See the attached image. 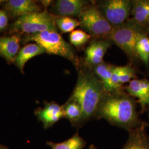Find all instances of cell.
I'll use <instances>...</instances> for the list:
<instances>
[{
    "mask_svg": "<svg viewBox=\"0 0 149 149\" xmlns=\"http://www.w3.org/2000/svg\"><path fill=\"white\" fill-rule=\"evenodd\" d=\"M24 43L33 42L44 49L46 53L60 56L69 60L79 69L81 61L74 49L66 42L59 33L56 31H45L34 34H25Z\"/></svg>",
    "mask_w": 149,
    "mask_h": 149,
    "instance_id": "3957f363",
    "label": "cell"
},
{
    "mask_svg": "<svg viewBox=\"0 0 149 149\" xmlns=\"http://www.w3.org/2000/svg\"><path fill=\"white\" fill-rule=\"evenodd\" d=\"M5 10L12 18L41 12V7L33 0H8L5 3Z\"/></svg>",
    "mask_w": 149,
    "mask_h": 149,
    "instance_id": "9c48e42d",
    "label": "cell"
},
{
    "mask_svg": "<svg viewBox=\"0 0 149 149\" xmlns=\"http://www.w3.org/2000/svg\"><path fill=\"white\" fill-rule=\"evenodd\" d=\"M132 19L144 29L149 30V0L132 1Z\"/></svg>",
    "mask_w": 149,
    "mask_h": 149,
    "instance_id": "2e32d148",
    "label": "cell"
},
{
    "mask_svg": "<svg viewBox=\"0 0 149 149\" xmlns=\"http://www.w3.org/2000/svg\"><path fill=\"white\" fill-rule=\"evenodd\" d=\"M148 126H149V124H148Z\"/></svg>",
    "mask_w": 149,
    "mask_h": 149,
    "instance_id": "4316f807",
    "label": "cell"
},
{
    "mask_svg": "<svg viewBox=\"0 0 149 149\" xmlns=\"http://www.w3.org/2000/svg\"><path fill=\"white\" fill-rule=\"evenodd\" d=\"M114 65L107 64L104 62L92 68L95 74L101 80L106 92H113L112 86V72Z\"/></svg>",
    "mask_w": 149,
    "mask_h": 149,
    "instance_id": "ac0fdd59",
    "label": "cell"
},
{
    "mask_svg": "<svg viewBox=\"0 0 149 149\" xmlns=\"http://www.w3.org/2000/svg\"><path fill=\"white\" fill-rule=\"evenodd\" d=\"M136 70L130 65L124 66V69L123 70L122 74L119 79V84L121 86L125 83L131 81L132 79L136 77Z\"/></svg>",
    "mask_w": 149,
    "mask_h": 149,
    "instance_id": "603a6c76",
    "label": "cell"
},
{
    "mask_svg": "<svg viewBox=\"0 0 149 149\" xmlns=\"http://www.w3.org/2000/svg\"><path fill=\"white\" fill-rule=\"evenodd\" d=\"M54 17L47 10L22 16L11 24L10 32L27 35L45 31L58 32Z\"/></svg>",
    "mask_w": 149,
    "mask_h": 149,
    "instance_id": "5b68a950",
    "label": "cell"
},
{
    "mask_svg": "<svg viewBox=\"0 0 149 149\" xmlns=\"http://www.w3.org/2000/svg\"><path fill=\"white\" fill-rule=\"evenodd\" d=\"M55 23L62 33H71L74 31L76 27L80 26V21L74 18L64 16H55Z\"/></svg>",
    "mask_w": 149,
    "mask_h": 149,
    "instance_id": "44dd1931",
    "label": "cell"
},
{
    "mask_svg": "<svg viewBox=\"0 0 149 149\" xmlns=\"http://www.w3.org/2000/svg\"><path fill=\"white\" fill-rule=\"evenodd\" d=\"M47 144L52 149H84L86 142L77 132L71 138L64 142L55 143L49 141Z\"/></svg>",
    "mask_w": 149,
    "mask_h": 149,
    "instance_id": "d6986e66",
    "label": "cell"
},
{
    "mask_svg": "<svg viewBox=\"0 0 149 149\" xmlns=\"http://www.w3.org/2000/svg\"><path fill=\"white\" fill-rule=\"evenodd\" d=\"M148 31L140 27L131 19L122 25L114 27L108 40L120 48L132 62L138 58L136 45L140 36Z\"/></svg>",
    "mask_w": 149,
    "mask_h": 149,
    "instance_id": "277c9868",
    "label": "cell"
},
{
    "mask_svg": "<svg viewBox=\"0 0 149 149\" xmlns=\"http://www.w3.org/2000/svg\"><path fill=\"white\" fill-rule=\"evenodd\" d=\"M80 26L92 38L96 39H108L113 27L92 1L86 6L79 17Z\"/></svg>",
    "mask_w": 149,
    "mask_h": 149,
    "instance_id": "8992f818",
    "label": "cell"
},
{
    "mask_svg": "<svg viewBox=\"0 0 149 149\" xmlns=\"http://www.w3.org/2000/svg\"><path fill=\"white\" fill-rule=\"evenodd\" d=\"M8 17L5 10L0 8V32L5 31L8 27Z\"/></svg>",
    "mask_w": 149,
    "mask_h": 149,
    "instance_id": "cb8c5ba5",
    "label": "cell"
},
{
    "mask_svg": "<svg viewBox=\"0 0 149 149\" xmlns=\"http://www.w3.org/2000/svg\"><path fill=\"white\" fill-rule=\"evenodd\" d=\"M124 89L130 96L138 99L141 113H144L149 107V80L133 79Z\"/></svg>",
    "mask_w": 149,
    "mask_h": 149,
    "instance_id": "30bf717a",
    "label": "cell"
},
{
    "mask_svg": "<svg viewBox=\"0 0 149 149\" xmlns=\"http://www.w3.org/2000/svg\"><path fill=\"white\" fill-rule=\"evenodd\" d=\"M77 82L70 99L78 103L84 115V123L95 118L102 99L106 93L101 81L90 67H80Z\"/></svg>",
    "mask_w": 149,
    "mask_h": 149,
    "instance_id": "7a4b0ae2",
    "label": "cell"
},
{
    "mask_svg": "<svg viewBox=\"0 0 149 149\" xmlns=\"http://www.w3.org/2000/svg\"><path fill=\"white\" fill-rule=\"evenodd\" d=\"M63 106L64 118H67L74 127H81L85 124L82 108L72 100L69 99Z\"/></svg>",
    "mask_w": 149,
    "mask_h": 149,
    "instance_id": "e0dca14e",
    "label": "cell"
},
{
    "mask_svg": "<svg viewBox=\"0 0 149 149\" xmlns=\"http://www.w3.org/2000/svg\"><path fill=\"white\" fill-rule=\"evenodd\" d=\"M44 53H46L45 51L39 45L36 43H29L19 50L14 64L22 74H24V66L27 62L33 58Z\"/></svg>",
    "mask_w": 149,
    "mask_h": 149,
    "instance_id": "9a60e30c",
    "label": "cell"
},
{
    "mask_svg": "<svg viewBox=\"0 0 149 149\" xmlns=\"http://www.w3.org/2000/svg\"><path fill=\"white\" fill-rule=\"evenodd\" d=\"M21 34H13L11 36L0 37V56L8 64L14 63L20 49Z\"/></svg>",
    "mask_w": 149,
    "mask_h": 149,
    "instance_id": "4fadbf2b",
    "label": "cell"
},
{
    "mask_svg": "<svg viewBox=\"0 0 149 149\" xmlns=\"http://www.w3.org/2000/svg\"><path fill=\"white\" fill-rule=\"evenodd\" d=\"M90 3V1L86 0H58L54 3V11L58 16L79 17Z\"/></svg>",
    "mask_w": 149,
    "mask_h": 149,
    "instance_id": "7c38bea8",
    "label": "cell"
},
{
    "mask_svg": "<svg viewBox=\"0 0 149 149\" xmlns=\"http://www.w3.org/2000/svg\"><path fill=\"white\" fill-rule=\"evenodd\" d=\"M147 110H148V116H149V107H148V108L147 109Z\"/></svg>",
    "mask_w": 149,
    "mask_h": 149,
    "instance_id": "484cf974",
    "label": "cell"
},
{
    "mask_svg": "<svg viewBox=\"0 0 149 149\" xmlns=\"http://www.w3.org/2000/svg\"><path fill=\"white\" fill-rule=\"evenodd\" d=\"M92 37L89 34L81 29L74 30L70 33L69 36L70 44L77 48L84 46L90 40Z\"/></svg>",
    "mask_w": 149,
    "mask_h": 149,
    "instance_id": "7402d4cb",
    "label": "cell"
},
{
    "mask_svg": "<svg viewBox=\"0 0 149 149\" xmlns=\"http://www.w3.org/2000/svg\"><path fill=\"white\" fill-rule=\"evenodd\" d=\"M89 149H97V148H96V146L94 145H93V144H91L90 146V148H89Z\"/></svg>",
    "mask_w": 149,
    "mask_h": 149,
    "instance_id": "d4e9b609",
    "label": "cell"
},
{
    "mask_svg": "<svg viewBox=\"0 0 149 149\" xmlns=\"http://www.w3.org/2000/svg\"><path fill=\"white\" fill-rule=\"evenodd\" d=\"M0 2H1V1H0Z\"/></svg>",
    "mask_w": 149,
    "mask_h": 149,
    "instance_id": "f1b7e54d",
    "label": "cell"
},
{
    "mask_svg": "<svg viewBox=\"0 0 149 149\" xmlns=\"http://www.w3.org/2000/svg\"><path fill=\"white\" fill-rule=\"evenodd\" d=\"M96 4L113 28L125 23L132 15V1L104 0L96 2Z\"/></svg>",
    "mask_w": 149,
    "mask_h": 149,
    "instance_id": "52a82bcc",
    "label": "cell"
},
{
    "mask_svg": "<svg viewBox=\"0 0 149 149\" xmlns=\"http://www.w3.org/2000/svg\"><path fill=\"white\" fill-rule=\"evenodd\" d=\"M95 118L104 119L112 125L128 132L143 123L139 117L135 98L123 89L105 93L98 106Z\"/></svg>",
    "mask_w": 149,
    "mask_h": 149,
    "instance_id": "6da1fadb",
    "label": "cell"
},
{
    "mask_svg": "<svg viewBox=\"0 0 149 149\" xmlns=\"http://www.w3.org/2000/svg\"></svg>",
    "mask_w": 149,
    "mask_h": 149,
    "instance_id": "83f0119b",
    "label": "cell"
},
{
    "mask_svg": "<svg viewBox=\"0 0 149 149\" xmlns=\"http://www.w3.org/2000/svg\"><path fill=\"white\" fill-rule=\"evenodd\" d=\"M148 123L144 122L133 130L129 132L128 140L122 149H149V135L145 129Z\"/></svg>",
    "mask_w": 149,
    "mask_h": 149,
    "instance_id": "5bb4252c",
    "label": "cell"
},
{
    "mask_svg": "<svg viewBox=\"0 0 149 149\" xmlns=\"http://www.w3.org/2000/svg\"><path fill=\"white\" fill-rule=\"evenodd\" d=\"M112 44L108 39H93L86 49V65L92 68L103 63L104 56Z\"/></svg>",
    "mask_w": 149,
    "mask_h": 149,
    "instance_id": "ba28073f",
    "label": "cell"
},
{
    "mask_svg": "<svg viewBox=\"0 0 149 149\" xmlns=\"http://www.w3.org/2000/svg\"><path fill=\"white\" fill-rule=\"evenodd\" d=\"M147 33L141 34L136 45V52L138 58L148 67L149 65V38Z\"/></svg>",
    "mask_w": 149,
    "mask_h": 149,
    "instance_id": "ffe728a7",
    "label": "cell"
},
{
    "mask_svg": "<svg viewBox=\"0 0 149 149\" xmlns=\"http://www.w3.org/2000/svg\"><path fill=\"white\" fill-rule=\"evenodd\" d=\"M36 114L45 129L52 127L64 118L63 106L54 102L48 103L42 108L38 109Z\"/></svg>",
    "mask_w": 149,
    "mask_h": 149,
    "instance_id": "8fae6325",
    "label": "cell"
}]
</instances>
